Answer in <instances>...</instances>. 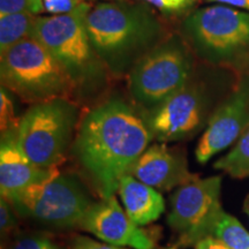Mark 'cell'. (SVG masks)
Here are the masks:
<instances>
[{"label":"cell","mask_w":249,"mask_h":249,"mask_svg":"<svg viewBox=\"0 0 249 249\" xmlns=\"http://www.w3.org/2000/svg\"><path fill=\"white\" fill-rule=\"evenodd\" d=\"M208 1L220 2V4L234 6V7L245 8V9H248V11H249V0H208Z\"/></svg>","instance_id":"4316f807"},{"label":"cell","mask_w":249,"mask_h":249,"mask_svg":"<svg viewBox=\"0 0 249 249\" xmlns=\"http://www.w3.org/2000/svg\"><path fill=\"white\" fill-rule=\"evenodd\" d=\"M20 119L15 116L14 104L4 87L0 89V129L1 133L18 129Z\"/></svg>","instance_id":"d6986e66"},{"label":"cell","mask_w":249,"mask_h":249,"mask_svg":"<svg viewBox=\"0 0 249 249\" xmlns=\"http://www.w3.org/2000/svg\"><path fill=\"white\" fill-rule=\"evenodd\" d=\"M14 211L12 204L6 198L1 197V201H0V229H1L2 234L11 232L17 227L18 220Z\"/></svg>","instance_id":"603a6c76"},{"label":"cell","mask_w":249,"mask_h":249,"mask_svg":"<svg viewBox=\"0 0 249 249\" xmlns=\"http://www.w3.org/2000/svg\"><path fill=\"white\" fill-rule=\"evenodd\" d=\"M34 1L37 2V4H39V5H43V0H34Z\"/></svg>","instance_id":"f546056e"},{"label":"cell","mask_w":249,"mask_h":249,"mask_svg":"<svg viewBox=\"0 0 249 249\" xmlns=\"http://www.w3.org/2000/svg\"><path fill=\"white\" fill-rule=\"evenodd\" d=\"M142 1L147 2V4L154 6V7L158 8V9H161V6H160V0H142Z\"/></svg>","instance_id":"83f0119b"},{"label":"cell","mask_w":249,"mask_h":249,"mask_svg":"<svg viewBox=\"0 0 249 249\" xmlns=\"http://www.w3.org/2000/svg\"><path fill=\"white\" fill-rule=\"evenodd\" d=\"M205 117L202 91L187 85L152 108L148 124L154 138L160 142L179 141L200 129Z\"/></svg>","instance_id":"30bf717a"},{"label":"cell","mask_w":249,"mask_h":249,"mask_svg":"<svg viewBox=\"0 0 249 249\" xmlns=\"http://www.w3.org/2000/svg\"><path fill=\"white\" fill-rule=\"evenodd\" d=\"M44 11L51 15L70 14L89 7L86 0H43Z\"/></svg>","instance_id":"44dd1931"},{"label":"cell","mask_w":249,"mask_h":249,"mask_svg":"<svg viewBox=\"0 0 249 249\" xmlns=\"http://www.w3.org/2000/svg\"><path fill=\"white\" fill-rule=\"evenodd\" d=\"M194 249H230L227 246L213 236H207L194 246Z\"/></svg>","instance_id":"d4e9b609"},{"label":"cell","mask_w":249,"mask_h":249,"mask_svg":"<svg viewBox=\"0 0 249 249\" xmlns=\"http://www.w3.org/2000/svg\"><path fill=\"white\" fill-rule=\"evenodd\" d=\"M89 7L70 14L38 17L31 37L38 40L75 77L91 62V44L85 17Z\"/></svg>","instance_id":"ba28073f"},{"label":"cell","mask_w":249,"mask_h":249,"mask_svg":"<svg viewBox=\"0 0 249 249\" xmlns=\"http://www.w3.org/2000/svg\"><path fill=\"white\" fill-rule=\"evenodd\" d=\"M37 18L29 12L0 17V53L31 37Z\"/></svg>","instance_id":"2e32d148"},{"label":"cell","mask_w":249,"mask_h":249,"mask_svg":"<svg viewBox=\"0 0 249 249\" xmlns=\"http://www.w3.org/2000/svg\"><path fill=\"white\" fill-rule=\"evenodd\" d=\"M8 249H62L53 241L43 236L30 235L18 239Z\"/></svg>","instance_id":"7402d4cb"},{"label":"cell","mask_w":249,"mask_h":249,"mask_svg":"<svg viewBox=\"0 0 249 249\" xmlns=\"http://www.w3.org/2000/svg\"><path fill=\"white\" fill-rule=\"evenodd\" d=\"M222 177L200 178L183 183L170 197L167 224L178 234L174 249L194 246L209 236L211 227L223 213Z\"/></svg>","instance_id":"8992f818"},{"label":"cell","mask_w":249,"mask_h":249,"mask_svg":"<svg viewBox=\"0 0 249 249\" xmlns=\"http://www.w3.org/2000/svg\"><path fill=\"white\" fill-rule=\"evenodd\" d=\"M42 11H44V6L37 4L34 0H0V17L22 12L37 15Z\"/></svg>","instance_id":"ffe728a7"},{"label":"cell","mask_w":249,"mask_h":249,"mask_svg":"<svg viewBox=\"0 0 249 249\" xmlns=\"http://www.w3.org/2000/svg\"><path fill=\"white\" fill-rule=\"evenodd\" d=\"M154 138L148 121L130 105L110 99L81 121L73 151L101 198L113 196L119 182Z\"/></svg>","instance_id":"6da1fadb"},{"label":"cell","mask_w":249,"mask_h":249,"mask_svg":"<svg viewBox=\"0 0 249 249\" xmlns=\"http://www.w3.org/2000/svg\"><path fill=\"white\" fill-rule=\"evenodd\" d=\"M209 236L224 242L230 249H249V232L235 217L223 211L211 227Z\"/></svg>","instance_id":"ac0fdd59"},{"label":"cell","mask_w":249,"mask_h":249,"mask_svg":"<svg viewBox=\"0 0 249 249\" xmlns=\"http://www.w3.org/2000/svg\"><path fill=\"white\" fill-rule=\"evenodd\" d=\"M127 174L160 192L178 188L197 176L189 171L185 156L164 143L149 145Z\"/></svg>","instance_id":"4fadbf2b"},{"label":"cell","mask_w":249,"mask_h":249,"mask_svg":"<svg viewBox=\"0 0 249 249\" xmlns=\"http://www.w3.org/2000/svg\"><path fill=\"white\" fill-rule=\"evenodd\" d=\"M124 211L138 226L157 220L165 210V201L160 191L145 185L132 176H124L118 187Z\"/></svg>","instance_id":"9a60e30c"},{"label":"cell","mask_w":249,"mask_h":249,"mask_svg":"<svg viewBox=\"0 0 249 249\" xmlns=\"http://www.w3.org/2000/svg\"><path fill=\"white\" fill-rule=\"evenodd\" d=\"M6 200L20 216L61 230L80 227L93 203L77 177L60 172L15 193Z\"/></svg>","instance_id":"277c9868"},{"label":"cell","mask_w":249,"mask_h":249,"mask_svg":"<svg viewBox=\"0 0 249 249\" xmlns=\"http://www.w3.org/2000/svg\"><path fill=\"white\" fill-rule=\"evenodd\" d=\"M90 44L105 59H117L152 42L160 26L142 6L102 2L85 17Z\"/></svg>","instance_id":"3957f363"},{"label":"cell","mask_w":249,"mask_h":249,"mask_svg":"<svg viewBox=\"0 0 249 249\" xmlns=\"http://www.w3.org/2000/svg\"><path fill=\"white\" fill-rule=\"evenodd\" d=\"M186 29L196 48L216 55L249 45V14L227 6H211L188 18Z\"/></svg>","instance_id":"9c48e42d"},{"label":"cell","mask_w":249,"mask_h":249,"mask_svg":"<svg viewBox=\"0 0 249 249\" xmlns=\"http://www.w3.org/2000/svg\"><path fill=\"white\" fill-rule=\"evenodd\" d=\"M213 167L229 174L234 179L249 177V124L236 140L234 147L225 156L219 158Z\"/></svg>","instance_id":"e0dca14e"},{"label":"cell","mask_w":249,"mask_h":249,"mask_svg":"<svg viewBox=\"0 0 249 249\" xmlns=\"http://www.w3.org/2000/svg\"><path fill=\"white\" fill-rule=\"evenodd\" d=\"M71 249H127L126 247H118V246H113L110 244H102L92 239L88 238V236L77 235L73 239L71 242ZM130 249V248H129Z\"/></svg>","instance_id":"cb8c5ba5"},{"label":"cell","mask_w":249,"mask_h":249,"mask_svg":"<svg viewBox=\"0 0 249 249\" xmlns=\"http://www.w3.org/2000/svg\"><path fill=\"white\" fill-rule=\"evenodd\" d=\"M77 108L68 98L31 105L20 118L18 144L29 160L42 169H54L66 160Z\"/></svg>","instance_id":"5b68a950"},{"label":"cell","mask_w":249,"mask_h":249,"mask_svg":"<svg viewBox=\"0 0 249 249\" xmlns=\"http://www.w3.org/2000/svg\"><path fill=\"white\" fill-rule=\"evenodd\" d=\"M249 124V82H244L218 107L208 121L195 150L198 163L229 148Z\"/></svg>","instance_id":"8fae6325"},{"label":"cell","mask_w":249,"mask_h":249,"mask_svg":"<svg viewBox=\"0 0 249 249\" xmlns=\"http://www.w3.org/2000/svg\"><path fill=\"white\" fill-rule=\"evenodd\" d=\"M192 64L178 43L158 46L136 62L129 75L133 98L145 107L155 108L188 85Z\"/></svg>","instance_id":"52a82bcc"},{"label":"cell","mask_w":249,"mask_h":249,"mask_svg":"<svg viewBox=\"0 0 249 249\" xmlns=\"http://www.w3.org/2000/svg\"><path fill=\"white\" fill-rule=\"evenodd\" d=\"M0 77L4 88L33 105L68 98L76 85L73 74L34 37L1 52Z\"/></svg>","instance_id":"7a4b0ae2"},{"label":"cell","mask_w":249,"mask_h":249,"mask_svg":"<svg viewBox=\"0 0 249 249\" xmlns=\"http://www.w3.org/2000/svg\"><path fill=\"white\" fill-rule=\"evenodd\" d=\"M80 229L91 233L107 244L130 249H154L155 241L147 232L134 224L123 210L116 196L93 202Z\"/></svg>","instance_id":"7c38bea8"},{"label":"cell","mask_w":249,"mask_h":249,"mask_svg":"<svg viewBox=\"0 0 249 249\" xmlns=\"http://www.w3.org/2000/svg\"><path fill=\"white\" fill-rule=\"evenodd\" d=\"M18 129L1 133L0 192L1 197L5 198L31 185L45 181L60 172L58 167L42 169L34 164L18 144Z\"/></svg>","instance_id":"5bb4252c"},{"label":"cell","mask_w":249,"mask_h":249,"mask_svg":"<svg viewBox=\"0 0 249 249\" xmlns=\"http://www.w3.org/2000/svg\"><path fill=\"white\" fill-rule=\"evenodd\" d=\"M172 249H174V248H172Z\"/></svg>","instance_id":"4dcf8cb0"},{"label":"cell","mask_w":249,"mask_h":249,"mask_svg":"<svg viewBox=\"0 0 249 249\" xmlns=\"http://www.w3.org/2000/svg\"><path fill=\"white\" fill-rule=\"evenodd\" d=\"M244 209L246 211V213L249 216V195L247 196V198L245 200V204H244Z\"/></svg>","instance_id":"f1b7e54d"},{"label":"cell","mask_w":249,"mask_h":249,"mask_svg":"<svg viewBox=\"0 0 249 249\" xmlns=\"http://www.w3.org/2000/svg\"><path fill=\"white\" fill-rule=\"evenodd\" d=\"M163 11H178L193 0H160Z\"/></svg>","instance_id":"484cf974"}]
</instances>
